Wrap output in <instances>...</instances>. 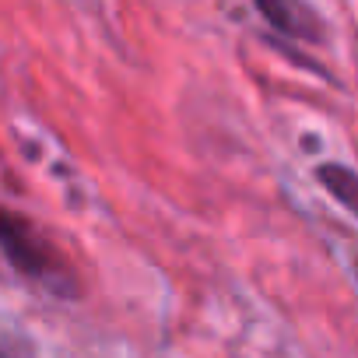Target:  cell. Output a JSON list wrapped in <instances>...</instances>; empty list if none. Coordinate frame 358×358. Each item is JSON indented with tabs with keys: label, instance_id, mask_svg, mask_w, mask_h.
<instances>
[{
	"label": "cell",
	"instance_id": "1",
	"mask_svg": "<svg viewBox=\"0 0 358 358\" xmlns=\"http://www.w3.org/2000/svg\"><path fill=\"white\" fill-rule=\"evenodd\" d=\"M0 253L8 257V264L22 278L43 285L50 295H57V299H78L81 288H78L74 267L67 264V257L57 250V243L32 218L0 208Z\"/></svg>",
	"mask_w": 358,
	"mask_h": 358
},
{
	"label": "cell",
	"instance_id": "2",
	"mask_svg": "<svg viewBox=\"0 0 358 358\" xmlns=\"http://www.w3.org/2000/svg\"><path fill=\"white\" fill-rule=\"evenodd\" d=\"M253 4L267 18V25H274L281 36L295 43H313V46L327 43V22L306 0H253Z\"/></svg>",
	"mask_w": 358,
	"mask_h": 358
},
{
	"label": "cell",
	"instance_id": "3",
	"mask_svg": "<svg viewBox=\"0 0 358 358\" xmlns=\"http://www.w3.org/2000/svg\"><path fill=\"white\" fill-rule=\"evenodd\" d=\"M316 179L341 201V208H355V194H358V179H355V169L348 165H337V162H323L316 165Z\"/></svg>",
	"mask_w": 358,
	"mask_h": 358
},
{
	"label": "cell",
	"instance_id": "4",
	"mask_svg": "<svg viewBox=\"0 0 358 358\" xmlns=\"http://www.w3.org/2000/svg\"><path fill=\"white\" fill-rule=\"evenodd\" d=\"M0 358H8V355H4V351H0Z\"/></svg>",
	"mask_w": 358,
	"mask_h": 358
}]
</instances>
